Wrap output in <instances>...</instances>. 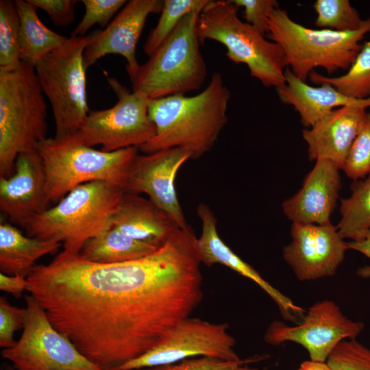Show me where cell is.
<instances>
[{
	"mask_svg": "<svg viewBox=\"0 0 370 370\" xmlns=\"http://www.w3.org/2000/svg\"><path fill=\"white\" fill-rule=\"evenodd\" d=\"M188 226L155 252L113 264L59 253L35 265L27 291L90 362L119 370L158 346L203 297L201 262Z\"/></svg>",
	"mask_w": 370,
	"mask_h": 370,
	"instance_id": "1",
	"label": "cell"
},
{
	"mask_svg": "<svg viewBox=\"0 0 370 370\" xmlns=\"http://www.w3.org/2000/svg\"><path fill=\"white\" fill-rule=\"evenodd\" d=\"M230 91L214 72L207 87L194 96L175 95L149 100L148 116L155 136L138 147L145 154L180 147L197 159L214 145L227 121Z\"/></svg>",
	"mask_w": 370,
	"mask_h": 370,
	"instance_id": "2",
	"label": "cell"
},
{
	"mask_svg": "<svg viewBox=\"0 0 370 370\" xmlns=\"http://www.w3.org/2000/svg\"><path fill=\"white\" fill-rule=\"evenodd\" d=\"M124 192L123 188L103 181L79 185L24 228L29 236L60 242L64 252L79 254L89 239L109 228Z\"/></svg>",
	"mask_w": 370,
	"mask_h": 370,
	"instance_id": "3",
	"label": "cell"
},
{
	"mask_svg": "<svg viewBox=\"0 0 370 370\" xmlns=\"http://www.w3.org/2000/svg\"><path fill=\"white\" fill-rule=\"evenodd\" d=\"M369 32L370 18L353 32L314 29L295 22L278 7L268 18L266 36L282 48L291 72L306 82L316 67L325 69L330 75L348 70L362 49L360 41Z\"/></svg>",
	"mask_w": 370,
	"mask_h": 370,
	"instance_id": "4",
	"label": "cell"
},
{
	"mask_svg": "<svg viewBox=\"0 0 370 370\" xmlns=\"http://www.w3.org/2000/svg\"><path fill=\"white\" fill-rule=\"evenodd\" d=\"M47 109L34 67L21 62L0 72V177L12 175L17 156L47 138Z\"/></svg>",
	"mask_w": 370,
	"mask_h": 370,
	"instance_id": "5",
	"label": "cell"
},
{
	"mask_svg": "<svg viewBox=\"0 0 370 370\" xmlns=\"http://www.w3.org/2000/svg\"><path fill=\"white\" fill-rule=\"evenodd\" d=\"M36 150L44 163L50 204L59 201L75 187L94 181L107 182L125 190L138 148L106 152L81 143L72 135L47 138L38 143Z\"/></svg>",
	"mask_w": 370,
	"mask_h": 370,
	"instance_id": "6",
	"label": "cell"
},
{
	"mask_svg": "<svg viewBox=\"0 0 370 370\" xmlns=\"http://www.w3.org/2000/svg\"><path fill=\"white\" fill-rule=\"evenodd\" d=\"M199 14L188 13L147 61L140 65L130 77L133 92L152 100L200 88L208 71L200 49Z\"/></svg>",
	"mask_w": 370,
	"mask_h": 370,
	"instance_id": "7",
	"label": "cell"
},
{
	"mask_svg": "<svg viewBox=\"0 0 370 370\" xmlns=\"http://www.w3.org/2000/svg\"><path fill=\"white\" fill-rule=\"evenodd\" d=\"M238 7L232 0H209L198 19L201 44L212 40L227 49V58L247 65L250 75L266 87H282L286 67L282 48L267 40L255 27L238 16Z\"/></svg>",
	"mask_w": 370,
	"mask_h": 370,
	"instance_id": "8",
	"label": "cell"
},
{
	"mask_svg": "<svg viewBox=\"0 0 370 370\" xmlns=\"http://www.w3.org/2000/svg\"><path fill=\"white\" fill-rule=\"evenodd\" d=\"M88 40V36H70L34 67L42 92L51 103L56 138L77 133L90 111L84 64Z\"/></svg>",
	"mask_w": 370,
	"mask_h": 370,
	"instance_id": "9",
	"label": "cell"
},
{
	"mask_svg": "<svg viewBox=\"0 0 370 370\" xmlns=\"http://www.w3.org/2000/svg\"><path fill=\"white\" fill-rule=\"evenodd\" d=\"M108 85L117 97L112 107L90 110L77 133L73 136L81 143L112 152L139 147L156 135V127L148 116L149 100L143 94L130 91L117 79L106 75Z\"/></svg>",
	"mask_w": 370,
	"mask_h": 370,
	"instance_id": "10",
	"label": "cell"
},
{
	"mask_svg": "<svg viewBox=\"0 0 370 370\" xmlns=\"http://www.w3.org/2000/svg\"><path fill=\"white\" fill-rule=\"evenodd\" d=\"M26 315L21 338L2 357L15 370H102L86 358L51 323L32 295L24 296Z\"/></svg>",
	"mask_w": 370,
	"mask_h": 370,
	"instance_id": "11",
	"label": "cell"
},
{
	"mask_svg": "<svg viewBox=\"0 0 370 370\" xmlns=\"http://www.w3.org/2000/svg\"><path fill=\"white\" fill-rule=\"evenodd\" d=\"M226 323H214L188 317L174 328L156 347L119 370H134L176 363L193 356L227 361L241 358L234 349L235 338Z\"/></svg>",
	"mask_w": 370,
	"mask_h": 370,
	"instance_id": "12",
	"label": "cell"
},
{
	"mask_svg": "<svg viewBox=\"0 0 370 370\" xmlns=\"http://www.w3.org/2000/svg\"><path fill=\"white\" fill-rule=\"evenodd\" d=\"M364 328L361 321H354L343 314L339 306L330 300L311 306L301 321L289 326L274 321L267 328L264 341L272 345L291 341L303 346L311 360L325 362L341 341L355 339Z\"/></svg>",
	"mask_w": 370,
	"mask_h": 370,
	"instance_id": "13",
	"label": "cell"
},
{
	"mask_svg": "<svg viewBox=\"0 0 370 370\" xmlns=\"http://www.w3.org/2000/svg\"><path fill=\"white\" fill-rule=\"evenodd\" d=\"M291 236V242L283 248V258L300 281L334 275L349 249L331 222H293Z\"/></svg>",
	"mask_w": 370,
	"mask_h": 370,
	"instance_id": "14",
	"label": "cell"
},
{
	"mask_svg": "<svg viewBox=\"0 0 370 370\" xmlns=\"http://www.w3.org/2000/svg\"><path fill=\"white\" fill-rule=\"evenodd\" d=\"M189 159H192L191 153L180 147L137 154L131 165L125 191L147 195L180 228L186 229L189 225L177 197L175 180L180 167Z\"/></svg>",
	"mask_w": 370,
	"mask_h": 370,
	"instance_id": "15",
	"label": "cell"
},
{
	"mask_svg": "<svg viewBox=\"0 0 370 370\" xmlns=\"http://www.w3.org/2000/svg\"><path fill=\"white\" fill-rule=\"evenodd\" d=\"M163 4L162 0L127 1L106 29H97L88 36L84 52L86 69L106 55L119 54L127 60L129 77L133 76L140 66L136 49L147 19L151 14H160Z\"/></svg>",
	"mask_w": 370,
	"mask_h": 370,
	"instance_id": "16",
	"label": "cell"
},
{
	"mask_svg": "<svg viewBox=\"0 0 370 370\" xmlns=\"http://www.w3.org/2000/svg\"><path fill=\"white\" fill-rule=\"evenodd\" d=\"M46 173L36 149L20 153L14 172L0 177V208L10 221L25 227L33 218L49 208Z\"/></svg>",
	"mask_w": 370,
	"mask_h": 370,
	"instance_id": "17",
	"label": "cell"
},
{
	"mask_svg": "<svg viewBox=\"0 0 370 370\" xmlns=\"http://www.w3.org/2000/svg\"><path fill=\"white\" fill-rule=\"evenodd\" d=\"M197 212L202 224L201 234L197 238V249L201 263L211 267L223 264L252 280L263 289L277 304L286 320L297 323L306 311L271 286L251 265L237 256L221 238L217 232V219L211 208L201 203Z\"/></svg>",
	"mask_w": 370,
	"mask_h": 370,
	"instance_id": "18",
	"label": "cell"
},
{
	"mask_svg": "<svg viewBox=\"0 0 370 370\" xmlns=\"http://www.w3.org/2000/svg\"><path fill=\"white\" fill-rule=\"evenodd\" d=\"M339 169L329 160H317L301 189L283 202L282 210L286 217L301 223H330L341 188Z\"/></svg>",
	"mask_w": 370,
	"mask_h": 370,
	"instance_id": "19",
	"label": "cell"
},
{
	"mask_svg": "<svg viewBox=\"0 0 370 370\" xmlns=\"http://www.w3.org/2000/svg\"><path fill=\"white\" fill-rule=\"evenodd\" d=\"M366 108L347 106L334 109L309 129L302 130L310 160H329L342 169L366 114Z\"/></svg>",
	"mask_w": 370,
	"mask_h": 370,
	"instance_id": "20",
	"label": "cell"
},
{
	"mask_svg": "<svg viewBox=\"0 0 370 370\" xmlns=\"http://www.w3.org/2000/svg\"><path fill=\"white\" fill-rule=\"evenodd\" d=\"M111 227L156 247H161L180 228L149 199L125 191L110 218L109 228Z\"/></svg>",
	"mask_w": 370,
	"mask_h": 370,
	"instance_id": "21",
	"label": "cell"
},
{
	"mask_svg": "<svg viewBox=\"0 0 370 370\" xmlns=\"http://www.w3.org/2000/svg\"><path fill=\"white\" fill-rule=\"evenodd\" d=\"M285 84L276 88L282 102L291 105L298 112L302 125L310 127L336 108L347 106H370V98L354 99L349 98L327 83L319 86H310L297 77L286 68Z\"/></svg>",
	"mask_w": 370,
	"mask_h": 370,
	"instance_id": "22",
	"label": "cell"
},
{
	"mask_svg": "<svg viewBox=\"0 0 370 370\" xmlns=\"http://www.w3.org/2000/svg\"><path fill=\"white\" fill-rule=\"evenodd\" d=\"M62 246L53 240L27 236L12 224L0 223V271L7 275L27 278L37 260Z\"/></svg>",
	"mask_w": 370,
	"mask_h": 370,
	"instance_id": "23",
	"label": "cell"
},
{
	"mask_svg": "<svg viewBox=\"0 0 370 370\" xmlns=\"http://www.w3.org/2000/svg\"><path fill=\"white\" fill-rule=\"evenodd\" d=\"M20 19L19 56L21 62L35 67L46 55L68 39L44 25L37 8L28 0H14Z\"/></svg>",
	"mask_w": 370,
	"mask_h": 370,
	"instance_id": "24",
	"label": "cell"
},
{
	"mask_svg": "<svg viewBox=\"0 0 370 370\" xmlns=\"http://www.w3.org/2000/svg\"><path fill=\"white\" fill-rule=\"evenodd\" d=\"M160 247L134 239L111 227L89 239L79 255L89 262L113 264L144 258Z\"/></svg>",
	"mask_w": 370,
	"mask_h": 370,
	"instance_id": "25",
	"label": "cell"
},
{
	"mask_svg": "<svg viewBox=\"0 0 370 370\" xmlns=\"http://www.w3.org/2000/svg\"><path fill=\"white\" fill-rule=\"evenodd\" d=\"M351 189L352 195L341 199V219L336 227L344 239L360 241L370 230V174L354 181Z\"/></svg>",
	"mask_w": 370,
	"mask_h": 370,
	"instance_id": "26",
	"label": "cell"
},
{
	"mask_svg": "<svg viewBox=\"0 0 370 370\" xmlns=\"http://www.w3.org/2000/svg\"><path fill=\"white\" fill-rule=\"evenodd\" d=\"M308 77L314 84L327 83L349 98L359 100L370 98V40L364 43L345 74L328 77L312 71Z\"/></svg>",
	"mask_w": 370,
	"mask_h": 370,
	"instance_id": "27",
	"label": "cell"
},
{
	"mask_svg": "<svg viewBox=\"0 0 370 370\" xmlns=\"http://www.w3.org/2000/svg\"><path fill=\"white\" fill-rule=\"evenodd\" d=\"M208 2L209 0H164L158 23L144 44L145 53L150 56L188 13L193 11L201 12Z\"/></svg>",
	"mask_w": 370,
	"mask_h": 370,
	"instance_id": "28",
	"label": "cell"
},
{
	"mask_svg": "<svg viewBox=\"0 0 370 370\" xmlns=\"http://www.w3.org/2000/svg\"><path fill=\"white\" fill-rule=\"evenodd\" d=\"M20 19L12 0L0 1V72L15 69L19 56Z\"/></svg>",
	"mask_w": 370,
	"mask_h": 370,
	"instance_id": "29",
	"label": "cell"
},
{
	"mask_svg": "<svg viewBox=\"0 0 370 370\" xmlns=\"http://www.w3.org/2000/svg\"><path fill=\"white\" fill-rule=\"evenodd\" d=\"M313 6L317 13L315 25L323 29L353 32L365 23L366 19L360 18L348 0H317Z\"/></svg>",
	"mask_w": 370,
	"mask_h": 370,
	"instance_id": "30",
	"label": "cell"
},
{
	"mask_svg": "<svg viewBox=\"0 0 370 370\" xmlns=\"http://www.w3.org/2000/svg\"><path fill=\"white\" fill-rule=\"evenodd\" d=\"M342 169L354 181L370 174V111L366 112Z\"/></svg>",
	"mask_w": 370,
	"mask_h": 370,
	"instance_id": "31",
	"label": "cell"
},
{
	"mask_svg": "<svg viewBox=\"0 0 370 370\" xmlns=\"http://www.w3.org/2000/svg\"><path fill=\"white\" fill-rule=\"evenodd\" d=\"M331 370H370V349L355 339L341 341L325 361Z\"/></svg>",
	"mask_w": 370,
	"mask_h": 370,
	"instance_id": "32",
	"label": "cell"
},
{
	"mask_svg": "<svg viewBox=\"0 0 370 370\" xmlns=\"http://www.w3.org/2000/svg\"><path fill=\"white\" fill-rule=\"evenodd\" d=\"M125 0H82L85 12L71 36H84L85 33L94 25L107 27L114 15L123 7Z\"/></svg>",
	"mask_w": 370,
	"mask_h": 370,
	"instance_id": "33",
	"label": "cell"
},
{
	"mask_svg": "<svg viewBox=\"0 0 370 370\" xmlns=\"http://www.w3.org/2000/svg\"><path fill=\"white\" fill-rule=\"evenodd\" d=\"M262 357L256 356L236 361H227L202 356L198 358H188L176 363L134 370H257L249 367V365L262 360Z\"/></svg>",
	"mask_w": 370,
	"mask_h": 370,
	"instance_id": "34",
	"label": "cell"
},
{
	"mask_svg": "<svg viewBox=\"0 0 370 370\" xmlns=\"http://www.w3.org/2000/svg\"><path fill=\"white\" fill-rule=\"evenodd\" d=\"M26 308L12 306L6 297H0V347L3 349L13 347L16 341L14 333L23 329Z\"/></svg>",
	"mask_w": 370,
	"mask_h": 370,
	"instance_id": "35",
	"label": "cell"
},
{
	"mask_svg": "<svg viewBox=\"0 0 370 370\" xmlns=\"http://www.w3.org/2000/svg\"><path fill=\"white\" fill-rule=\"evenodd\" d=\"M239 8H244L246 23L255 27L261 34L267 33V21L269 15L278 7L275 0H232Z\"/></svg>",
	"mask_w": 370,
	"mask_h": 370,
	"instance_id": "36",
	"label": "cell"
},
{
	"mask_svg": "<svg viewBox=\"0 0 370 370\" xmlns=\"http://www.w3.org/2000/svg\"><path fill=\"white\" fill-rule=\"evenodd\" d=\"M37 8L45 10L57 26H67L75 20V0H28Z\"/></svg>",
	"mask_w": 370,
	"mask_h": 370,
	"instance_id": "37",
	"label": "cell"
},
{
	"mask_svg": "<svg viewBox=\"0 0 370 370\" xmlns=\"http://www.w3.org/2000/svg\"><path fill=\"white\" fill-rule=\"evenodd\" d=\"M27 278L0 273L1 291L12 294L15 298L19 299L22 297L23 292L27 291Z\"/></svg>",
	"mask_w": 370,
	"mask_h": 370,
	"instance_id": "38",
	"label": "cell"
},
{
	"mask_svg": "<svg viewBox=\"0 0 370 370\" xmlns=\"http://www.w3.org/2000/svg\"><path fill=\"white\" fill-rule=\"evenodd\" d=\"M347 245L349 249L359 251L370 258V230L365 233L362 241L347 242ZM356 274L362 278H370V266L360 267Z\"/></svg>",
	"mask_w": 370,
	"mask_h": 370,
	"instance_id": "39",
	"label": "cell"
},
{
	"mask_svg": "<svg viewBox=\"0 0 370 370\" xmlns=\"http://www.w3.org/2000/svg\"><path fill=\"white\" fill-rule=\"evenodd\" d=\"M300 366L305 370H331L325 362H317L311 360L303 362Z\"/></svg>",
	"mask_w": 370,
	"mask_h": 370,
	"instance_id": "40",
	"label": "cell"
},
{
	"mask_svg": "<svg viewBox=\"0 0 370 370\" xmlns=\"http://www.w3.org/2000/svg\"><path fill=\"white\" fill-rule=\"evenodd\" d=\"M1 370H15V369L12 367V365L3 362L1 365Z\"/></svg>",
	"mask_w": 370,
	"mask_h": 370,
	"instance_id": "41",
	"label": "cell"
},
{
	"mask_svg": "<svg viewBox=\"0 0 370 370\" xmlns=\"http://www.w3.org/2000/svg\"><path fill=\"white\" fill-rule=\"evenodd\" d=\"M296 370H305V369L300 366V367L299 369H296Z\"/></svg>",
	"mask_w": 370,
	"mask_h": 370,
	"instance_id": "42",
	"label": "cell"
}]
</instances>
